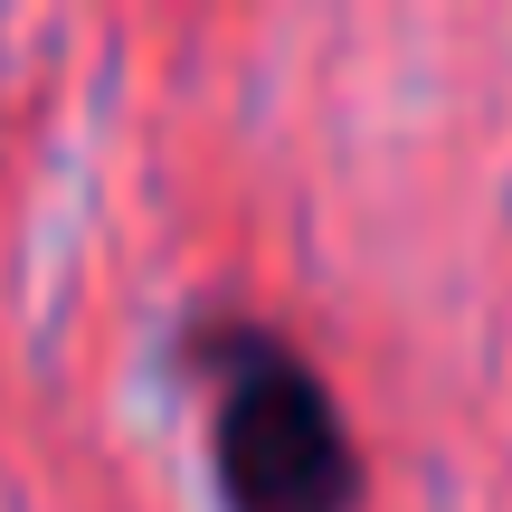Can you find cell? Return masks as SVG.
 Wrapping results in <instances>:
<instances>
[{
	"label": "cell",
	"instance_id": "cell-1",
	"mask_svg": "<svg viewBox=\"0 0 512 512\" xmlns=\"http://www.w3.org/2000/svg\"><path fill=\"white\" fill-rule=\"evenodd\" d=\"M190 370L209 389V484L228 512H361V437L304 342L256 313H200Z\"/></svg>",
	"mask_w": 512,
	"mask_h": 512
}]
</instances>
